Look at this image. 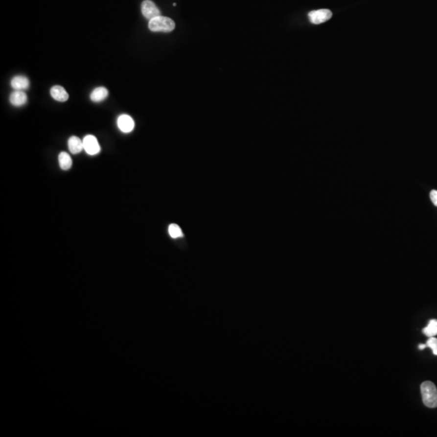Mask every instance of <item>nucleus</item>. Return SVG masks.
I'll list each match as a JSON object with an SVG mask.
<instances>
[{
  "label": "nucleus",
  "instance_id": "nucleus-1",
  "mask_svg": "<svg viewBox=\"0 0 437 437\" xmlns=\"http://www.w3.org/2000/svg\"><path fill=\"white\" fill-rule=\"evenodd\" d=\"M420 390L423 404L428 408L437 407V389L435 384L430 381H424L421 384Z\"/></svg>",
  "mask_w": 437,
  "mask_h": 437
},
{
  "label": "nucleus",
  "instance_id": "nucleus-2",
  "mask_svg": "<svg viewBox=\"0 0 437 437\" xmlns=\"http://www.w3.org/2000/svg\"><path fill=\"white\" fill-rule=\"evenodd\" d=\"M148 28L152 32L170 33L175 28V23L168 17L160 16L149 21Z\"/></svg>",
  "mask_w": 437,
  "mask_h": 437
},
{
  "label": "nucleus",
  "instance_id": "nucleus-3",
  "mask_svg": "<svg viewBox=\"0 0 437 437\" xmlns=\"http://www.w3.org/2000/svg\"><path fill=\"white\" fill-rule=\"evenodd\" d=\"M141 11H142L143 17L149 21L161 16V11L159 8L151 0H144L142 2Z\"/></svg>",
  "mask_w": 437,
  "mask_h": 437
},
{
  "label": "nucleus",
  "instance_id": "nucleus-4",
  "mask_svg": "<svg viewBox=\"0 0 437 437\" xmlns=\"http://www.w3.org/2000/svg\"><path fill=\"white\" fill-rule=\"evenodd\" d=\"M309 19L312 23L314 24H319V23H324L325 21L332 17V12H330L329 9H319L316 11H312L309 12Z\"/></svg>",
  "mask_w": 437,
  "mask_h": 437
},
{
  "label": "nucleus",
  "instance_id": "nucleus-5",
  "mask_svg": "<svg viewBox=\"0 0 437 437\" xmlns=\"http://www.w3.org/2000/svg\"><path fill=\"white\" fill-rule=\"evenodd\" d=\"M83 144H84V149L89 155L94 156V155L98 154L99 152H101V147L99 145L98 141L95 136H91V135L85 136L83 139Z\"/></svg>",
  "mask_w": 437,
  "mask_h": 437
},
{
  "label": "nucleus",
  "instance_id": "nucleus-6",
  "mask_svg": "<svg viewBox=\"0 0 437 437\" xmlns=\"http://www.w3.org/2000/svg\"><path fill=\"white\" fill-rule=\"evenodd\" d=\"M117 126L123 133H130L135 128V122L131 116L122 115L117 119Z\"/></svg>",
  "mask_w": 437,
  "mask_h": 437
},
{
  "label": "nucleus",
  "instance_id": "nucleus-7",
  "mask_svg": "<svg viewBox=\"0 0 437 437\" xmlns=\"http://www.w3.org/2000/svg\"><path fill=\"white\" fill-rule=\"evenodd\" d=\"M29 80L28 78L23 75H17L15 77L12 78L11 80V86L12 89L18 91H23L25 89H28L29 87Z\"/></svg>",
  "mask_w": 437,
  "mask_h": 437
},
{
  "label": "nucleus",
  "instance_id": "nucleus-8",
  "mask_svg": "<svg viewBox=\"0 0 437 437\" xmlns=\"http://www.w3.org/2000/svg\"><path fill=\"white\" fill-rule=\"evenodd\" d=\"M9 100L12 105L17 106V107H20V106H22V105H25L27 103L28 96L26 95L25 92H23V91L16 90V91L13 92L10 95Z\"/></svg>",
  "mask_w": 437,
  "mask_h": 437
},
{
  "label": "nucleus",
  "instance_id": "nucleus-9",
  "mask_svg": "<svg viewBox=\"0 0 437 437\" xmlns=\"http://www.w3.org/2000/svg\"><path fill=\"white\" fill-rule=\"evenodd\" d=\"M50 95L55 101H59V102H65L69 98L68 92L66 91L63 87L59 86V85L52 87L50 89Z\"/></svg>",
  "mask_w": 437,
  "mask_h": 437
},
{
  "label": "nucleus",
  "instance_id": "nucleus-10",
  "mask_svg": "<svg viewBox=\"0 0 437 437\" xmlns=\"http://www.w3.org/2000/svg\"><path fill=\"white\" fill-rule=\"evenodd\" d=\"M108 95H109V91L107 89H105V87H98L92 92L90 99L93 102H101L105 99L107 98Z\"/></svg>",
  "mask_w": 437,
  "mask_h": 437
},
{
  "label": "nucleus",
  "instance_id": "nucleus-11",
  "mask_svg": "<svg viewBox=\"0 0 437 437\" xmlns=\"http://www.w3.org/2000/svg\"><path fill=\"white\" fill-rule=\"evenodd\" d=\"M68 147L73 154H78L84 149L83 140L76 136H71L68 140Z\"/></svg>",
  "mask_w": 437,
  "mask_h": 437
},
{
  "label": "nucleus",
  "instance_id": "nucleus-12",
  "mask_svg": "<svg viewBox=\"0 0 437 437\" xmlns=\"http://www.w3.org/2000/svg\"><path fill=\"white\" fill-rule=\"evenodd\" d=\"M59 166L63 170H68L72 165V160L70 158V155L65 152H61L59 154Z\"/></svg>",
  "mask_w": 437,
  "mask_h": 437
},
{
  "label": "nucleus",
  "instance_id": "nucleus-13",
  "mask_svg": "<svg viewBox=\"0 0 437 437\" xmlns=\"http://www.w3.org/2000/svg\"><path fill=\"white\" fill-rule=\"evenodd\" d=\"M423 334H425L426 336L428 338L431 337H435L437 335V319H432L429 321L428 325L425 328H423Z\"/></svg>",
  "mask_w": 437,
  "mask_h": 437
},
{
  "label": "nucleus",
  "instance_id": "nucleus-14",
  "mask_svg": "<svg viewBox=\"0 0 437 437\" xmlns=\"http://www.w3.org/2000/svg\"><path fill=\"white\" fill-rule=\"evenodd\" d=\"M168 233L170 235L171 237H173V238H178V237L183 236L182 229L178 225H175V224L169 225Z\"/></svg>",
  "mask_w": 437,
  "mask_h": 437
},
{
  "label": "nucleus",
  "instance_id": "nucleus-15",
  "mask_svg": "<svg viewBox=\"0 0 437 437\" xmlns=\"http://www.w3.org/2000/svg\"><path fill=\"white\" fill-rule=\"evenodd\" d=\"M428 347H430L433 351V354L437 355V339L436 337H431L428 339V341L426 343Z\"/></svg>",
  "mask_w": 437,
  "mask_h": 437
},
{
  "label": "nucleus",
  "instance_id": "nucleus-16",
  "mask_svg": "<svg viewBox=\"0 0 437 437\" xmlns=\"http://www.w3.org/2000/svg\"><path fill=\"white\" fill-rule=\"evenodd\" d=\"M430 199L433 202V204L437 207V190L433 189L430 193Z\"/></svg>",
  "mask_w": 437,
  "mask_h": 437
},
{
  "label": "nucleus",
  "instance_id": "nucleus-17",
  "mask_svg": "<svg viewBox=\"0 0 437 437\" xmlns=\"http://www.w3.org/2000/svg\"><path fill=\"white\" fill-rule=\"evenodd\" d=\"M426 347H428V346H427V344H419V345H418V349H419V350H421V351H422V350H424V349H425Z\"/></svg>",
  "mask_w": 437,
  "mask_h": 437
}]
</instances>
